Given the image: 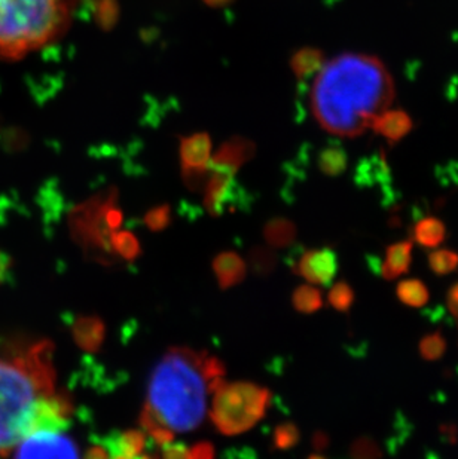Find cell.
<instances>
[{
	"label": "cell",
	"mask_w": 458,
	"mask_h": 459,
	"mask_svg": "<svg viewBox=\"0 0 458 459\" xmlns=\"http://www.w3.org/2000/svg\"><path fill=\"white\" fill-rule=\"evenodd\" d=\"M394 100L393 79L374 56L344 54L319 70L312 108L324 130L356 137L378 126Z\"/></svg>",
	"instance_id": "obj_1"
},
{
	"label": "cell",
	"mask_w": 458,
	"mask_h": 459,
	"mask_svg": "<svg viewBox=\"0 0 458 459\" xmlns=\"http://www.w3.org/2000/svg\"><path fill=\"white\" fill-rule=\"evenodd\" d=\"M51 341L0 357V456L35 433L40 404L56 393Z\"/></svg>",
	"instance_id": "obj_2"
},
{
	"label": "cell",
	"mask_w": 458,
	"mask_h": 459,
	"mask_svg": "<svg viewBox=\"0 0 458 459\" xmlns=\"http://www.w3.org/2000/svg\"><path fill=\"white\" fill-rule=\"evenodd\" d=\"M204 356L192 348H169L149 375L145 404L173 431L189 433L204 420L208 393Z\"/></svg>",
	"instance_id": "obj_3"
},
{
	"label": "cell",
	"mask_w": 458,
	"mask_h": 459,
	"mask_svg": "<svg viewBox=\"0 0 458 459\" xmlns=\"http://www.w3.org/2000/svg\"><path fill=\"white\" fill-rule=\"evenodd\" d=\"M78 0H0V58L18 60L58 39Z\"/></svg>",
	"instance_id": "obj_4"
},
{
	"label": "cell",
	"mask_w": 458,
	"mask_h": 459,
	"mask_svg": "<svg viewBox=\"0 0 458 459\" xmlns=\"http://www.w3.org/2000/svg\"><path fill=\"white\" fill-rule=\"evenodd\" d=\"M273 394L269 388L253 382L224 384L215 393L213 424L225 436H237L253 429L267 413Z\"/></svg>",
	"instance_id": "obj_5"
},
{
	"label": "cell",
	"mask_w": 458,
	"mask_h": 459,
	"mask_svg": "<svg viewBox=\"0 0 458 459\" xmlns=\"http://www.w3.org/2000/svg\"><path fill=\"white\" fill-rule=\"evenodd\" d=\"M118 203L117 187H108L95 194L90 200L75 205L69 214V228L72 238L83 248L85 259L101 266H115L118 255L110 246L112 232L106 226V210Z\"/></svg>",
	"instance_id": "obj_6"
},
{
	"label": "cell",
	"mask_w": 458,
	"mask_h": 459,
	"mask_svg": "<svg viewBox=\"0 0 458 459\" xmlns=\"http://www.w3.org/2000/svg\"><path fill=\"white\" fill-rule=\"evenodd\" d=\"M13 459H81L78 445L65 434L36 431L18 443Z\"/></svg>",
	"instance_id": "obj_7"
},
{
	"label": "cell",
	"mask_w": 458,
	"mask_h": 459,
	"mask_svg": "<svg viewBox=\"0 0 458 459\" xmlns=\"http://www.w3.org/2000/svg\"><path fill=\"white\" fill-rule=\"evenodd\" d=\"M204 207L208 214L222 216L228 210L242 204V189L235 182V174L208 169V178L204 185Z\"/></svg>",
	"instance_id": "obj_8"
},
{
	"label": "cell",
	"mask_w": 458,
	"mask_h": 459,
	"mask_svg": "<svg viewBox=\"0 0 458 459\" xmlns=\"http://www.w3.org/2000/svg\"><path fill=\"white\" fill-rule=\"evenodd\" d=\"M295 273L312 284L328 286L337 275V255L330 248L308 250L298 257L294 264Z\"/></svg>",
	"instance_id": "obj_9"
},
{
	"label": "cell",
	"mask_w": 458,
	"mask_h": 459,
	"mask_svg": "<svg viewBox=\"0 0 458 459\" xmlns=\"http://www.w3.org/2000/svg\"><path fill=\"white\" fill-rule=\"evenodd\" d=\"M255 151V143L251 140L242 137L226 140L225 143L217 149V152L212 155L208 169L237 174L238 169L253 158Z\"/></svg>",
	"instance_id": "obj_10"
},
{
	"label": "cell",
	"mask_w": 458,
	"mask_h": 459,
	"mask_svg": "<svg viewBox=\"0 0 458 459\" xmlns=\"http://www.w3.org/2000/svg\"><path fill=\"white\" fill-rule=\"evenodd\" d=\"M72 336L83 351L95 354L100 351L106 336L104 321L97 316H74L72 318Z\"/></svg>",
	"instance_id": "obj_11"
},
{
	"label": "cell",
	"mask_w": 458,
	"mask_h": 459,
	"mask_svg": "<svg viewBox=\"0 0 458 459\" xmlns=\"http://www.w3.org/2000/svg\"><path fill=\"white\" fill-rule=\"evenodd\" d=\"M179 152L182 169H208L212 160V139L207 133L182 137Z\"/></svg>",
	"instance_id": "obj_12"
},
{
	"label": "cell",
	"mask_w": 458,
	"mask_h": 459,
	"mask_svg": "<svg viewBox=\"0 0 458 459\" xmlns=\"http://www.w3.org/2000/svg\"><path fill=\"white\" fill-rule=\"evenodd\" d=\"M95 442L103 447H108L109 454L113 456H126L135 459L142 454L146 445V436L140 429H127V431H113L106 437H99Z\"/></svg>",
	"instance_id": "obj_13"
},
{
	"label": "cell",
	"mask_w": 458,
	"mask_h": 459,
	"mask_svg": "<svg viewBox=\"0 0 458 459\" xmlns=\"http://www.w3.org/2000/svg\"><path fill=\"white\" fill-rule=\"evenodd\" d=\"M213 273L216 275L217 284L222 290L238 286L246 278V264L233 252H222L213 259Z\"/></svg>",
	"instance_id": "obj_14"
},
{
	"label": "cell",
	"mask_w": 458,
	"mask_h": 459,
	"mask_svg": "<svg viewBox=\"0 0 458 459\" xmlns=\"http://www.w3.org/2000/svg\"><path fill=\"white\" fill-rule=\"evenodd\" d=\"M412 262L411 241L392 244L385 252L384 264L381 266V275L385 280H396L410 271Z\"/></svg>",
	"instance_id": "obj_15"
},
{
	"label": "cell",
	"mask_w": 458,
	"mask_h": 459,
	"mask_svg": "<svg viewBox=\"0 0 458 459\" xmlns=\"http://www.w3.org/2000/svg\"><path fill=\"white\" fill-rule=\"evenodd\" d=\"M264 238L274 248L289 247L296 238V228L292 221L276 217L265 225Z\"/></svg>",
	"instance_id": "obj_16"
},
{
	"label": "cell",
	"mask_w": 458,
	"mask_h": 459,
	"mask_svg": "<svg viewBox=\"0 0 458 459\" xmlns=\"http://www.w3.org/2000/svg\"><path fill=\"white\" fill-rule=\"evenodd\" d=\"M445 226L435 217H427L415 225L414 238L424 248H436L445 241Z\"/></svg>",
	"instance_id": "obj_17"
},
{
	"label": "cell",
	"mask_w": 458,
	"mask_h": 459,
	"mask_svg": "<svg viewBox=\"0 0 458 459\" xmlns=\"http://www.w3.org/2000/svg\"><path fill=\"white\" fill-rule=\"evenodd\" d=\"M396 295L403 305L411 307H424L430 298L427 287L419 280H403L399 282Z\"/></svg>",
	"instance_id": "obj_18"
},
{
	"label": "cell",
	"mask_w": 458,
	"mask_h": 459,
	"mask_svg": "<svg viewBox=\"0 0 458 459\" xmlns=\"http://www.w3.org/2000/svg\"><path fill=\"white\" fill-rule=\"evenodd\" d=\"M110 246L118 257H121L126 262H135L142 255V247L135 234H131L128 230H121V232H113L110 235Z\"/></svg>",
	"instance_id": "obj_19"
},
{
	"label": "cell",
	"mask_w": 458,
	"mask_h": 459,
	"mask_svg": "<svg viewBox=\"0 0 458 459\" xmlns=\"http://www.w3.org/2000/svg\"><path fill=\"white\" fill-rule=\"evenodd\" d=\"M295 309L303 314H314L323 307L321 291L313 286H299L292 295Z\"/></svg>",
	"instance_id": "obj_20"
},
{
	"label": "cell",
	"mask_w": 458,
	"mask_h": 459,
	"mask_svg": "<svg viewBox=\"0 0 458 459\" xmlns=\"http://www.w3.org/2000/svg\"><path fill=\"white\" fill-rule=\"evenodd\" d=\"M249 264L258 277H269L276 271V253L271 248L256 246L249 252Z\"/></svg>",
	"instance_id": "obj_21"
},
{
	"label": "cell",
	"mask_w": 458,
	"mask_h": 459,
	"mask_svg": "<svg viewBox=\"0 0 458 459\" xmlns=\"http://www.w3.org/2000/svg\"><path fill=\"white\" fill-rule=\"evenodd\" d=\"M92 13L101 30H112L119 20V4L118 0H92Z\"/></svg>",
	"instance_id": "obj_22"
},
{
	"label": "cell",
	"mask_w": 458,
	"mask_h": 459,
	"mask_svg": "<svg viewBox=\"0 0 458 459\" xmlns=\"http://www.w3.org/2000/svg\"><path fill=\"white\" fill-rule=\"evenodd\" d=\"M321 52L314 51V49H303V51L296 52L292 58V69L296 76L304 78V76L316 72L321 67Z\"/></svg>",
	"instance_id": "obj_23"
},
{
	"label": "cell",
	"mask_w": 458,
	"mask_h": 459,
	"mask_svg": "<svg viewBox=\"0 0 458 459\" xmlns=\"http://www.w3.org/2000/svg\"><path fill=\"white\" fill-rule=\"evenodd\" d=\"M428 266L436 275H448L458 268V253L453 250H436L428 255Z\"/></svg>",
	"instance_id": "obj_24"
},
{
	"label": "cell",
	"mask_w": 458,
	"mask_h": 459,
	"mask_svg": "<svg viewBox=\"0 0 458 459\" xmlns=\"http://www.w3.org/2000/svg\"><path fill=\"white\" fill-rule=\"evenodd\" d=\"M355 290L346 281L337 282L329 291V302L337 311L348 312L355 304Z\"/></svg>",
	"instance_id": "obj_25"
},
{
	"label": "cell",
	"mask_w": 458,
	"mask_h": 459,
	"mask_svg": "<svg viewBox=\"0 0 458 459\" xmlns=\"http://www.w3.org/2000/svg\"><path fill=\"white\" fill-rule=\"evenodd\" d=\"M301 438L298 427L292 422H285L276 427L273 434L274 447L278 451H287L296 446Z\"/></svg>",
	"instance_id": "obj_26"
},
{
	"label": "cell",
	"mask_w": 458,
	"mask_h": 459,
	"mask_svg": "<svg viewBox=\"0 0 458 459\" xmlns=\"http://www.w3.org/2000/svg\"><path fill=\"white\" fill-rule=\"evenodd\" d=\"M145 226L152 232L167 230L172 223V208L169 204L156 205L145 214Z\"/></svg>",
	"instance_id": "obj_27"
},
{
	"label": "cell",
	"mask_w": 458,
	"mask_h": 459,
	"mask_svg": "<svg viewBox=\"0 0 458 459\" xmlns=\"http://www.w3.org/2000/svg\"><path fill=\"white\" fill-rule=\"evenodd\" d=\"M446 342L445 338L441 333H432L424 336L419 342V354L424 359L433 361V359H441L445 354Z\"/></svg>",
	"instance_id": "obj_28"
},
{
	"label": "cell",
	"mask_w": 458,
	"mask_h": 459,
	"mask_svg": "<svg viewBox=\"0 0 458 459\" xmlns=\"http://www.w3.org/2000/svg\"><path fill=\"white\" fill-rule=\"evenodd\" d=\"M104 219H106L108 230H110L112 234L121 228L122 223H124V214H122L121 208L118 207V203L110 205V207L106 210Z\"/></svg>",
	"instance_id": "obj_29"
},
{
	"label": "cell",
	"mask_w": 458,
	"mask_h": 459,
	"mask_svg": "<svg viewBox=\"0 0 458 459\" xmlns=\"http://www.w3.org/2000/svg\"><path fill=\"white\" fill-rule=\"evenodd\" d=\"M188 459H215V446L210 442L195 443L188 451Z\"/></svg>",
	"instance_id": "obj_30"
},
{
	"label": "cell",
	"mask_w": 458,
	"mask_h": 459,
	"mask_svg": "<svg viewBox=\"0 0 458 459\" xmlns=\"http://www.w3.org/2000/svg\"><path fill=\"white\" fill-rule=\"evenodd\" d=\"M149 436H151L152 440H154V443H156L158 446H164V445H169V443L174 440L173 429L165 427L164 424L158 425L155 429H151Z\"/></svg>",
	"instance_id": "obj_31"
},
{
	"label": "cell",
	"mask_w": 458,
	"mask_h": 459,
	"mask_svg": "<svg viewBox=\"0 0 458 459\" xmlns=\"http://www.w3.org/2000/svg\"><path fill=\"white\" fill-rule=\"evenodd\" d=\"M163 459H188V449L183 443H169L163 446Z\"/></svg>",
	"instance_id": "obj_32"
},
{
	"label": "cell",
	"mask_w": 458,
	"mask_h": 459,
	"mask_svg": "<svg viewBox=\"0 0 458 459\" xmlns=\"http://www.w3.org/2000/svg\"><path fill=\"white\" fill-rule=\"evenodd\" d=\"M446 305L450 309L451 314L458 318V282H455L454 286H451L446 295Z\"/></svg>",
	"instance_id": "obj_33"
},
{
	"label": "cell",
	"mask_w": 458,
	"mask_h": 459,
	"mask_svg": "<svg viewBox=\"0 0 458 459\" xmlns=\"http://www.w3.org/2000/svg\"><path fill=\"white\" fill-rule=\"evenodd\" d=\"M85 459H109L108 452L104 451V447L101 445H94V446L88 449L85 454Z\"/></svg>",
	"instance_id": "obj_34"
},
{
	"label": "cell",
	"mask_w": 458,
	"mask_h": 459,
	"mask_svg": "<svg viewBox=\"0 0 458 459\" xmlns=\"http://www.w3.org/2000/svg\"><path fill=\"white\" fill-rule=\"evenodd\" d=\"M329 438L323 431H317L313 436V445L316 447L317 451H323L324 447L328 446Z\"/></svg>",
	"instance_id": "obj_35"
},
{
	"label": "cell",
	"mask_w": 458,
	"mask_h": 459,
	"mask_svg": "<svg viewBox=\"0 0 458 459\" xmlns=\"http://www.w3.org/2000/svg\"><path fill=\"white\" fill-rule=\"evenodd\" d=\"M231 2H233V0H204V4L212 6V8H222V6H226Z\"/></svg>",
	"instance_id": "obj_36"
},
{
	"label": "cell",
	"mask_w": 458,
	"mask_h": 459,
	"mask_svg": "<svg viewBox=\"0 0 458 459\" xmlns=\"http://www.w3.org/2000/svg\"><path fill=\"white\" fill-rule=\"evenodd\" d=\"M135 459H158V458H155V456H152V455H145V456H136Z\"/></svg>",
	"instance_id": "obj_37"
},
{
	"label": "cell",
	"mask_w": 458,
	"mask_h": 459,
	"mask_svg": "<svg viewBox=\"0 0 458 459\" xmlns=\"http://www.w3.org/2000/svg\"><path fill=\"white\" fill-rule=\"evenodd\" d=\"M308 459H324L323 456L321 455H312Z\"/></svg>",
	"instance_id": "obj_38"
}]
</instances>
